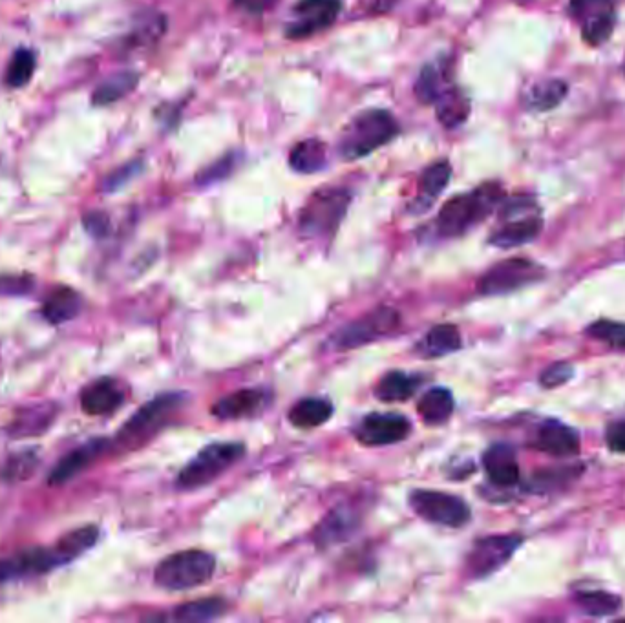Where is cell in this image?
<instances>
[{"label": "cell", "instance_id": "1", "mask_svg": "<svg viewBox=\"0 0 625 623\" xmlns=\"http://www.w3.org/2000/svg\"><path fill=\"white\" fill-rule=\"evenodd\" d=\"M505 200L503 187L490 181L483 183L474 191L454 196L445 203L435 220V229L441 238H457L474 229L477 223L483 222L492 212L499 209Z\"/></svg>", "mask_w": 625, "mask_h": 623}, {"label": "cell", "instance_id": "2", "mask_svg": "<svg viewBox=\"0 0 625 623\" xmlns=\"http://www.w3.org/2000/svg\"><path fill=\"white\" fill-rule=\"evenodd\" d=\"M401 125L390 110L370 108L351 119L342 130L339 139V154L346 161L370 156L371 152L392 143L399 136Z\"/></svg>", "mask_w": 625, "mask_h": 623}, {"label": "cell", "instance_id": "3", "mask_svg": "<svg viewBox=\"0 0 625 623\" xmlns=\"http://www.w3.org/2000/svg\"><path fill=\"white\" fill-rule=\"evenodd\" d=\"M501 225L490 234L488 242L499 249H512L538 238L543 229L540 207L532 196H512L499 205Z\"/></svg>", "mask_w": 625, "mask_h": 623}, {"label": "cell", "instance_id": "4", "mask_svg": "<svg viewBox=\"0 0 625 623\" xmlns=\"http://www.w3.org/2000/svg\"><path fill=\"white\" fill-rule=\"evenodd\" d=\"M353 194L344 187H326L315 192L298 216V229L308 238H328L337 233L350 209Z\"/></svg>", "mask_w": 625, "mask_h": 623}, {"label": "cell", "instance_id": "5", "mask_svg": "<svg viewBox=\"0 0 625 623\" xmlns=\"http://www.w3.org/2000/svg\"><path fill=\"white\" fill-rule=\"evenodd\" d=\"M214 571L216 560L212 554L205 550H183L159 561L154 581L165 591H189L205 585Z\"/></svg>", "mask_w": 625, "mask_h": 623}, {"label": "cell", "instance_id": "6", "mask_svg": "<svg viewBox=\"0 0 625 623\" xmlns=\"http://www.w3.org/2000/svg\"><path fill=\"white\" fill-rule=\"evenodd\" d=\"M244 455L245 446L242 443L209 444L181 470L176 486L181 490H194L211 485Z\"/></svg>", "mask_w": 625, "mask_h": 623}, {"label": "cell", "instance_id": "7", "mask_svg": "<svg viewBox=\"0 0 625 623\" xmlns=\"http://www.w3.org/2000/svg\"><path fill=\"white\" fill-rule=\"evenodd\" d=\"M181 393H165L154 401L147 402L141 410L132 415L121 432L117 435V443L125 448H138L147 443L154 433H158L174 412L183 404Z\"/></svg>", "mask_w": 625, "mask_h": 623}, {"label": "cell", "instance_id": "8", "mask_svg": "<svg viewBox=\"0 0 625 623\" xmlns=\"http://www.w3.org/2000/svg\"><path fill=\"white\" fill-rule=\"evenodd\" d=\"M545 271L540 264L529 258H510L490 267L485 275L481 276L477 291L485 296L509 295L521 287L540 282Z\"/></svg>", "mask_w": 625, "mask_h": 623}, {"label": "cell", "instance_id": "9", "mask_svg": "<svg viewBox=\"0 0 625 623\" xmlns=\"http://www.w3.org/2000/svg\"><path fill=\"white\" fill-rule=\"evenodd\" d=\"M408 503L419 518L434 525L465 527L472 518L470 508L461 497L439 490H414L408 497Z\"/></svg>", "mask_w": 625, "mask_h": 623}, {"label": "cell", "instance_id": "10", "mask_svg": "<svg viewBox=\"0 0 625 623\" xmlns=\"http://www.w3.org/2000/svg\"><path fill=\"white\" fill-rule=\"evenodd\" d=\"M399 324L401 315L395 309L379 307L359 320H353L348 326L340 328L331 338V344L337 349L362 348L379 338L388 337L399 328Z\"/></svg>", "mask_w": 625, "mask_h": 623}, {"label": "cell", "instance_id": "11", "mask_svg": "<svg viewBox=\"0 0 625 623\" xmlns=\"http://www.w3.org/2000/svg\"><path fill=\"white\" fill-rule=\"evenodd\" d=\"M569 13L591 46L604 44L615 32V0H571Z\"/></svg>", "mask_w": 625, "mask_h": 623}, {"label": "cell", "instance_id": "12", "mask_svg": "<svg viewBox=\"0 0 625 623\" xmlns=\"http://www.w3.org/2000/svg\"><path fill=\"white\" fill-rule=\"evenodd\" d=\"M342 0H298L287 22L286 37L297 41L328 30L339 19Z\"/></svg>", "mask_w": 625, "mask_h": 623}, {"label": "cell", "instance_id": "13", "mask_svg": "<svg viewBox=\"0 0 625 623\" xmlns=\"http://www.w3.org/2000/svg\"><path fill=\"white\" fill-rule=\"evenodd\" d=\"M520 536H487L479 539L467 558V571L472 578L483 580L498 572L520 549Z\"/></svg>", "mask_w": 625, "mask_h": 623}, {"label": "cell", "instance_id": "14", "mask_svg": "<svg viewBox=\"0 0 625 623\" xmlns=\"http://www.w3.org/2000/svg\"><path fill=\"white\" fill-rule=\"evenodd\" d=\"M412 432V423L401 413H368L355 428L357 441L366 446L401 443Z\"/></svg>", "mask_w": 625, "mask_h": 623}, {"label": "cell", "instance_id": "15", "mask_svg": "<svg viewBox=\"0 0 625 623\" xmlns=\"http://www.w3.org/2000/svg\"><path fill=\"white\" fill-rule=\"evenodd\" d=\"M63 567L55 547L53 549H28L10 558L0 560V585L26 576H37Z\"/></svg>", "mask_w": 625, "mask_h": 623}, {"label": "cell", "instance_id": "16", "mask_svg": "<svg viewBox=\"0 0 625 623\" xmlns=\"http://www.w3.org/2000/svg\"><path fill=\"white\" fill-rule=\"evenodd\" d=\"M271 402V393L265 390L245 388L223 397L212 406V415L220 421H242L253 419L264 412Z\"/></svg>", "mask_w": 625, "mask_h": 623}, {"label": "cell", "instance_id": "17", "mask_svg": "<svg viewBox=\"0 0 625 623\" xmlns=\"http://www.w3.org/2000/svg\"><path fill=\"white\" fill-rule=\"evenodd\" d=\"M127 399L123 386L114 379H99L81 393V408L92 417H106L117 412Z\"/></svg>", "mask_w": 625, "mask_h": 623}, {"label": "cell", "instance_id": "18", "mask_svg": "<svg viewBox=\"0 0 625 623\" xmlns=\"http://www.w3.org/2000/svg\"><path fill=\"white\" fill-rule=\"evenodd\" d=\"M534 446L554 457H569L580 452V435L567 424L547 419L534 433Z\"/></svg>", "mask_w": 625, "mask_h": 623}, {"label": "cell", "instance_id": "19", "mask_svg": "<svg viewBox=\"0 0 625 623\" xmlns=\"http://www.w3.org/2000/svg\"><path fill=\"white\" fill-rule=\"evenodd\" d=\"M361 525V518L355 508H335L315 530V543L320 549L337 545L340 541L350 539Z\"/></svg>", "mask_w": 625, "mask_h": 623}, {"label": "cell", "instance_id": "20", "mask_svg": "<svg viewBox=\"0 0 625 623\" xmlns=\"http://www.w3.org/2000/svg\"><path fill=\"white\" fill-rule=\"evenodd\" d=\"M483 466L492 483L501 488H509L520 481V465L516 452L509 444H494L483 455Z\"/></svg>", "mask_w": 625, "mask_h": 623}, {"label": "cell", "instance_id": "21", "mask_svg": "<svg viewBox=\"0 0 625 623\" xmlns=\"http://www.w3.org/2000/svg\"><path fill=\"white\" fill-rule=\"evenodd\" d=\"M108 448V441L105 439H94L90 443L79 446L74 452L63 457L59 465L55 466L50 474L48 483L50 485H63L66 481L74 479L77 474H81L86 466L92 465L99 455Z\"/></svg>", "mask_w": 625, "mask_h": 623}, {"label": "cell", "instance_id": "22", "mask_svg": "<svg viewBox=\"0 0 625 623\" xmlns=\"http://www.w3.org/2000/svg\"><path fill=\"white\" fill-rule=\"evenodd\" d=\"M450 178H452V167L448 161H437L424 170L419 181L417 198L412 205V212L421 214V212L428 211L434 205V201L441 196V192L448 187Z\"/></svg>", "mask_w": 625, "mask_h": 623}, {"label": "cell", "instance_id": "23", "mask_svg": "<svg viewBox=\"0 0 625 623\" xmlns=\"http://www.w3.org/2000/svg\"><path fill=\"white\" fill-rule=\"evenodd\" d=\"M452 85H454V79L450 75L446 61L424 64L415 83V97L423 105H434L435 101L443 96Z\"/></svg>", "mask_w": 625, "mask_h": 623}, {"label": "cell", "instance_id": "24", "mask_svg": "<svg viewBox=\"0 0 625 623\" xmlns=\"http://www.w3.org/2000/svg\"><path fill=\"white\" fill-rule=\"evenodd\" d=\"M83 311V298L72 287H57L44 300L43 317L53 324L61 326L79 317Z\"/></svg>", "mask_w": 625, "mask_h": 623}, {"label": "cell", "instance_id": "25", "mask_svg": "<svg viewBox=\"0 0 625 623\" xmlns=\"http://www.w3.org/2000/svg\"><path fill=\"white\" fill-rule=\"evenodd\" d=\"M463 338L454 324H439L430 329L417 344L419 355L426 359H441L461 349Z\"/></svg>", "mask_w": 625, "mask_h": 623}, {"label": "cell", "instance_id": "26", "mask_svg": "<svg viewBox=\"0 0 625 623\" xmlns=\"http://www.w3.org/2000/svg\"><path fill=\"white\" fill-rule=\"evenodd\" d=\"M434 106L439 123L448 130L461 127L470 116V99L456 83L435 101Z\"/></svg>", "mask_w": 625, "mask_h": 623}, {"label": "cell", "instance_id": "27", "mask_svg": "<svg viewBox=\"0 0 625 623\" xmlns=\"http://www.w3.org/2000/svg\"><path fill=\"white\" fill-rule=\"evenodd\" d=\"M289 165L295 172L304 176L317 174L328 165V147L320 139H304L291 150Z\"/></svg>", "mask_w": 625, "mask_h": 623}, {"label": "cell", "instance_id": "28", "mask_svg": "<svg viewBox=\"0 0 625 623\" xmlns=\"http://www.w3.org/2000/svg\"><path fill=\"white\" fill-rule=\"evenodd\" d=\"M456 410L454 395L448 388H432L417 402V413L424 423L439 426L445 424Z\"/></svg>", "mask_w": 625, "mask_h": 623}, {"label": "cell", "instance_id": "29", "mask_svg": "<svg viewBox=\"0 0 625 623\" xmlns=\"http://www.w3.org/2000/svg\"><path fill=\"white\" fill-rule=\"evenodd\" d=\"M333 412H335V408L328 399L309 397V399L298 401L291 408L289 423L297 426V428H302V430H309V428H317V426L328 423Z\"/></svg>", "mask_w": 625, "mask_h": 623}, {"label": "cell", "instance_id": "30", "mask_svg": "<svg viewBox=\"0 0 625 623\" xmlns=\"http://www.w3.org/2000/svg\"><path fill=\"white\" fill-rule=\"evenodd\" d=\"M419 379L404 371H390L375 386V397L382 402H404L414 397Z\"/></svg>", "mask_w": 625, "mask_h": 623}, {"label": "cell", "instance_id": "31", "mask_svg": "<svg viewBox=\"0 0 625 623\" xmlns=\"http://www.w3.org/2000/svg\"><path fill=\"white\" fill-rule=\"evenodd\" d=\"M567 85L560 81V79H547V81H541L530 88L525 97V105L530 110H538V112H545V110H552L556 106L562 103L565 96H567Z\"/></svg>", "mask_w": 625, "mask_h": 623}, {"label": "cell", "instance_id": "32", "mask_svg": "<svg viewBox=\"0 0 625 623\" xmlns=\"http://www.w3.org/2000/svg\"><path fill=\"white\" fill-rule=\"evenodd\" d=\"M99 539V528L94 525H88V527H81L66 534L57 545L55 550L59 554V558L63 561V565L70 563V561L77 560L81 554H85L86 550L92 549Z\"/></svg>", "mask_w": 625, "mask_h": 623}, {"label": "cell", "instance_id": "33", "mask_svg": "<svg viewBox=\"0 0 625 623\" xmlns=\"http://www.w3.org/2000/svg\"><path fill=\"white\" fill-rule=\"evenodd\" d=\"M53 417H55V406L43 404L35 408H26L22 415L11 423V435L13 437L41 435L53 423Z\"/></svg>", "mask_w": 625, "mask_h": 623}, {"label": "cell", "instance_id": "34", "mask_svg": "<svg viewBox=\"0 0 625 623\" xmlns=\"http://www.w3.org/2000/svg\"><path fill=\"white\" fill-rule=\"evenodd\" d=\"M225 602L222 598H205L198 602L183 603L170 614V620L176 622H211L225 613Z\"/></svg>", "mask_w": 625, "mask_h": 623}, {"label": "cell", "instance_id": "35", "mask_svg": "<svg viewBox=\"0 0 625 623\" xmlns=\"http://www.w3.org/2000/svg\"><path fill=\"white\" fill-rule=\"evenodd\" d=\"M139 83V74L136 72H123V74L112 75L106 79L105 83L97 86L92 101L97 106H106L116 103L119 99L127 97Z\"/></svg>", "mask_w": 625, "mask_h": 623}, {"label": "cell", "instance_id": "36", "mask_svg": "<svg viewBox=\"0 0 625 623\" xmlns=\"http://www.w3.org/2000/svg\"><path fill=\"white\" fill-rule=\"evenodd\" d=\"M574 602L589 616H611L622 609V598L605 591H583L574 596Z\"/></svg>", "mask_w": 625, "mask_h": 623}, {"label": "cell", "instance_id": "37", "mask_svg": "<svg viewBox=\"0 0 625 623\" xmlns=\"http://www.w3.org/2000/svg\"><path fill=\"white\" fill-rule=\"evenodd\" d=\"M35 72V55L30 50H17L6 70V83L10 88H22L30 83Z\"/></svg>", "mask_w": 625, "mask_h": 623}, {"label": "cell", "instance_id": "38", "mask_svg": "<svg viewBox=\"0 0 625 623\" xmlns=\"http://www.w3.org/2000/svg\"><path fill=\"white\" fill-rule=\"evenodd\" d=\"M37 466H39V457L35 452H22V454L13 455L4 465L2 479L10 481V483L30 479L33 472L37 470Z\"/></svg>", "mask_w": 625, "mask_h": 623}, {"label": "cell", "instance_id": "39", "mask_svg": "<svg viewBox=\"0 0 625 623\" xmlns=\"http://www.w3.org/2000/svg\"><path fill=\"white\" fill-rule=\"evenodd\" d=\"M589 337L596 338L607 344L609 348L625 351V324L613 320H598L587 329Z\"/></svg>", "mask_w": 625, "mask_h": 623}, {"label": "cell", "instance_id": "40", "mask_svg": "<svg viewBox=\"0 0 625 623\" xmlns=\"http://www.w3.org/2000/svg\"><path fill=\"white\" fill-rule=\"evenodd\" d=\"M236 163H238V156H236L234 152H231V154L223 156L222 159L214 161L207 169H203L202 172L196 176V183H198L200 187H209V185H214V183H218V181L225 180L227 176L233 174Z\"/></svg>", "mask_w": 625, "mask_h": 623}, {"label": "cell", "instance_id": "41", "mask_svg": "<svg viewBox=\"0 0 625 623\" xmlns=\"http://www.w3.org/2000/svg\"><path fill=\"white\" fill-rule=\"evenodd\" d=\"M574 368L569 362H556L541 373L540 382L543 388H556L573 377Z\"/></svg>", "mask_w": 625, "mask_h": 623}, {"label": "cell", "instance_id": "42", "mask_svg": "<svg viewBox=\"0 0 625 623\" xmlns=\"http://www.w3.org/2000/svg\"><path fill=\"white\" fill-rule=\"evenodd\" d=\"M33 289L30 276H0V295H24Z\"/></svg>", "mask_w": 625, "mask_h": 623}, {"label": "cell", "instance_id": "43", "mask_svg": "<svg viewBox=\"0 0 625 623\" xmlns=\"http://www.w3.org/2000/svg\"><path fill=\"white\" fill-rule=\"evenodd\" d=\"M605 441L613 452L625 454V421H616L611 424L605 433Z\"/></svg>", "mask_w": 625, "mask_h": 623}, {"label": "cell", "instance_id": "44", "mask_svg": "<svg viewBox=\"0 0 625 623\" xmlns=\"http://www.w3.org/2000/svg\"><path fill=\"white\" fill-rule=\"evenodd\" d=\"M139 167H141L139 163H130L125 169H119L117 172H114V174L106 180V191H116L121 185H125V183L138 172Z\"/></svg>", "mask_w": 625, "mask_h": 623}, {"label": "cell", "instance_id": "45", "mask_svg": "<svg viewBox=\"0 0 625 623\" xmlns=\"http://www.w3.org/2000/svg\"><path fill=\"white\" fill-rule=\"evenodd\" d=\"M85 227L86 231L94 236H105L110 223L103 212H90L88 216H85Z\"/></svg>", "mask_w": 625, "mask_h": 623}, {"label": "cell", "instance_id": "46", "mask_svg": "<svg viewBox=\"0 0 625 623\" xmlns=\"http://www.w3.org/2000/svg\"><path fill=\"white\" fill-rule=\"evenodd\" d=\"M278 0H234V4L244 10L245 13H251V15H260L265 13L271 8H275Z\"/></svg>", "mask_w": 625, "mask_h": 623}, {"label": "cell", "instance_id": "47", "mask_svg": "<svg viewBox=\"0 0 625 623\" xmlns=\"http://www.w3.org/2000/svg\"><path fill=\"white\" fill-rule=\"evenodd\" d=\"M395 4H397V0H375V2H373V11L384 13V11L392 10Z\"/></svg>", "mask_w": 625, "mask_h": 623}, {"label": "cell", "instance_id": "48", "mask_svg": "<svg viewBox=\"0 0 625 623\" xmlns=\"http://www.w3.org/2000/svg\"><path fill=\"white\" fill-rule=\"evenodd\" d=\"M624 74H625V61H624Z\"/></svg>", "mask_w": 625, "mask_h": 623}]
</instances>
